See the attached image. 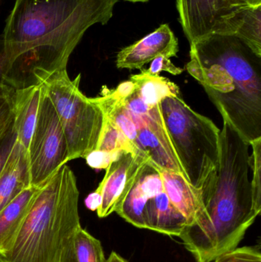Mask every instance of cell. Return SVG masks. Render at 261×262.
Returning <instances> with one entry per match:
<instances>
[{"instance_id":"19","label":"cell","mask_w":261,"mask_h":262,"mask_svg":"<svg viewBox=\"0 0 261 262\" xmlns=\"http://www.w3.org/2000/svg\"><path fill=\"white\" fill-rule=\"evenodd\" d=\"M102 245L87 231L80 228L74 237L69 262H106Z\"/></svg>"},{"instance_id":"28","label":"cell","mask_w":261,"mask_h":262,"mask_svg":"<svg viewBox=\"0 0 261 262\" xmlns=\"http://www.w3.org/2000/svg\"><path fill=\"white\" fill-rule=\"evenodd\" d=\"M86 206L91 211H97L101 204V195L98 192L90 193L85 200Z\"/></svg>"},{"instance_id":"10","label":"cell","mask_w":261,"mask_h":262,"mask_svg":"<svg viewBox=\"0 0 261 262\" xmlns=\"http://www.w3.org/2000/svg\"><path fill=\"white\" fill-rule=\"evenodd\" d=\"M135 180L145 198V229L179 237L188 222L167 195L159 168L146 162Z\"/></svg>"},{"instance_id":"24","label":"cell","mask_w":261,"mask_h":262,"mask_svg":"<svg viewBox=\"0 0 261 262\" xmlns=\"http://www.w3.org/2000/svg\"><path fill=\"white\" fill-rule=\"evenodd\" d=\"M146 73L150 75H159L162 72H167L172 75H180L183 72V69L181 68L176 67L172 62L170 58L165 55H159L151 61L150 68L147 69H144Z\"/></svg>"},{"instance_id":"12","label":"cell","mask_w":261,"mask_h":262,"mask_svg":"<svg viewBox=\"0 0 261 262\" xmlns=\"http://www.w3.org/2000/svg\"><path fill=\"white\" fill-rule=\"evenodd\" d=\"M179 43L169 25L163 24L134 44L123 49L116 56L118 69H142L159 55L177 56Z\"/></svg>"},{"instance_id":"25","label":"cell","mask_w":261,"mask_h":262,"mask_svg":"<svg viewBox=\"0 0 261 262\" xmlns=\"http://www.w3.org/2000/svg\"><path fill=\"white\" fill-rule=\"evenodd\" d=\"M120 152H107L95 149L85 157V160L87 164L93 169H106L117 157Z\"/></svg>"},{"instance_id":"2","label":"cell","mask_w":261,"mask_h":262,"mask_svg":"<svg viewBox=\"0 0 261 262\" xmlns=\"http://www.w3.org/2000/svg\"><path fill=\"white\" fill-rule=\"evenodd\" d=\"M119 0H15L3 32L10 79L67 69L84 33L106 25Z\"/></svg>"},{"instance_id":"23","label":"cell","mask_w":261,"mask_h":262,"mask_svg":"<svg viewBox=\"0 0 261 262\" xmlns=\"http://www.w3.org/2000/svg\"><path fill=\"white\" fill-rule=\"evenodd\" d=\"M251 146L253 192L256 200L261 202V138L251 143Z\"/></svg>"},{"instance_id":"18","label":"cell","mask_w":261,"mask_h":262,"mask_svg":"<svg viewBox=\"0 0 261 262\" xmlns=\"http://www.w3.org/2000/svg\"><path fill=\"white\" fill-rule=\"evenodd\" d=\"M135 90L144 102L151 105L160 104L162 98L181 95L177 84L159 75H150L141 69L140 74L131 75Z\"/></svg>"},{"instance_id":"14","label":"cell","mask_w":261,"mask_h":262,"mask_svg":"<svg viewBox=\"0 0 261 262\" xmlns=\"http://www.w3.org/2000/svg\"><path fill=\"white\" fill-rule=\"evenodd\" d=\"M30 186L27 152L16 138L0 174V211Z\"/></svg>"},{"instance_id":"26","label":"cell","mask_w":261,"mask_h":262,"mask_svg":"<svg viewBox=\"0 0 261 262\" xmlns=\"http://www.w3.org/2000/svg\"><path fill=\"white\" fill-rule=\"evenodd\" d=\"M16 134L12 127L7 134L0 140V174L7 162L16 140Z\"/></svg>"},{"instance_id":"17","label":"cell","mask_w":261,"mask_h":262,"mask_svg":"<svg viewBox=\"0 0 261 262\" xmlns=\"http://www.w3.org/2000/svg\"><path fill=\"white\" fill-rule=\"evenodd\" d=\"M235 35L261 56V5L246 6L238 11L231 24Z\"/></svg>"},{"instance_id":"21","label":"cell","mask_w":261,"mask_h":262,"mask_svg":"<svg viewBox=\"0 0 261 262\" xmlns=\"http://www.w3.org/2000/svg\"><path fill=\"white\" fill-rule=\"evenodd\" d=\"M15 87L0 89V140L13 127V94Z\"/></svg>"},{"instance_id":"3","label":"cell","mask_w":261,"mask_h":262,"mask_svg":"<svg viewBox=\"0 0 261 262\" xmlns=\"http://www.w3.org/2000/svg\"><path fill=\"white\" fill-rule=\"evenodd\" d=\"M186 70L227 121L251 143L261 138V56L232 35L190 44Z\"/></svg>"},{"instance_id":"27","label":"cell","mask_w":261,"mask_h":262,"mask_svg":"<svg viewBox=\"0 0 261 262\" xmlns=\"http://www.w3.org/2000/svg\"><path fill=\"white\" fill-rule=\"evenodd\" d=\"M11 66L5 53L3 37L0 38V89L13 86L10 79Z\"/></svg>"},{"instance_id":"7","label":"cell","mask_w":261,"mask_h":262,"mask_svg":"<svg viewBox=\"0 0 261 262\" xmlns=\"http://www.w3.org/2000/svg\"><path fill=\"white\" fill-rule=\"evenodd\" d=\"M27 154L30 185L35 187L43 186L68 162L67 140L44 88Z\"/></svg>"},{"instance_id":"15","label":"cell","mask_w":261,"mask_h":262,"mask_svg":"<svg viewBox=\"0 0 261 262\" xmlns=\"http://www.w3.org/2000/svg\"><path fill=\"white\" fill-rule=\"evenodd\" d=\"M39 188L29 186L0 211V255L12 246Z\"/></svg>"},{"instance_id":"20","label":"cell","mask_w":261,"mask_h":262,"mask_svg":"<svg viewBox=\"0 0 261 262\" xmlns=\"http://www.w3.org/2000/svg\"><path fill=\"white\" fill-rule=\"evenodd\" d=\"M96 149L107 152L131 151L139 155L125 135L106 116L105 122Z\"/></svg>"},{"instance_id":"29","label":"cell","mask_w":261,"mask_h":262,"mask_svg":"<svg viewBox=\"0 0 261 262\" xmlns=\"http://www.w3.org/2000/svg\"><path fill=\"white\" fill-rule=\"evenodd\" d=\"M106 262H127L124 258L118 255L116 252H113L109 256L108 259Z\"/></svg>"},{"instance_id":"31","label":"cell","mask_w":261,"mask_h":262,"mask_svg":"<svg viewBox=\"0 0 261 262\" xmlns=\"http://www.w3.org/2000/svg\"><path fill=\"white\" fill-rule=\"evenodd\" d=\"M126 1L133 2V3H138V2H140V3H145V2L149 1V0H126Z\"/></svg>"},{"instance_id":"13","label":"cell","mask_w":261,"mask_h":262,"mask_svg":"<svg viewBox=\"0 0 261 262\" xmlns=\"http://www.w3.org/2000/svg\"><path fill=\"white\" fill-rule=\"evenodd\" d=\"M43 94V86L38 82L15 88L13 94L14 130L17 140L29 149L38 116Z\"/></svg>"},{"instance_id":"22","label":"cell","mask_w":261,"mask_h":262,"mask_svg":"<svg viewBox=\"0 0 261 262\" xmlns=\"http://www.w3.org/2000/svg\"><path fill=\"white\" fill-rule=\"evenodd\" d=\"M215 262H261L259 246L236 248L218 257Z\"/></svg>"},{"instance_id":"1","label":"cell","mask_w":261,"mask_h":262,"mask_svg":"<svg viewBox=\"0 0 261 262\" xmlns=\"http://www.w3.org/2000/svg\"><path fill=\"white\" fill-rule=\"evenodd\" d=\"M251 143L227 121L220 131L219 164L196 189L199 210L179 238L198 262L236 249L260 214L253 192Z\"/></svg>"},{"instance_id":"6","label":"cell","mask_w":261,"mask_h":262,"mask_svg":"<svg viewBox=\"0 0 261 262\" xmlns=\"http://www.w3.org/2000/svg\"><path fill=\"white\" fill-rule=\"evenodd\" d=\"M35 82L42 84L64 130L67 161L84 158L95 150L105 122V115L94 98H87L80 89L81 75L70 79L67 69L32 73Z\"/></svg>"},{"instance_id":"9","label":"cell","mask_w":261,"mask_h":262,"mask_svg":"<svg viewBox=\"0 0 261 262\" xmlns=\"http://www.w3.org/2000/svg\"><path fill=\"white\" fill-rule=\"evenodd\" d=\"M246 6L242 0H177L179 21L190 44L211 34L231 35L233 17Z\"/></svg>"},{"instance_id":"4","label":"cell","mask_w":261,"mask_h":262,"mask_svg":"<svg viewBox=\"0 0 261 262\" xmlns=\"http://www.w3.org/2000/svg\"><path fill=\"white\" fill-rule=\"evenodd\" d=\"M75 173L61 166L39 188L12 246L0 262H69L81 227Z\"/></svg>"},{"instance_id":"16","label":"cell","mask_w":261,"mask_h":262,"mask_svg":"<svg viewBox=\"0 0 261 262\" xmlns=\"http://www.w3.org/2000/svg\"><path fill=\"white\" fill-rule=\"evenodd\" d=\"M159 172L164 189L170 201L186 219L187 226L193 224L199 210L196 189L187 182L183 176L178 172L164 169H159Z\"/></svg>"},{"instance_id":"8","label":"cell","mask_w":261,"mask_h":262,"mask_svg":"<svg viewBox=\"0 0 261 262\" xmlns=\"http://www.w3.org/2000/svg\"><path fill=\"white\" fill-rule=\"evenodd\" d=\"M119 99L134 124L137 150L159 169L178 172L185 178L165 129L160 104H147L135 89Z\"/></svg>"},{"instance_id":"11","label":"cell","mask_w":261,"mask_h":262,"mask_svg":"<svg viewBox=\"0 0 261 262\" xmlns=\"http://www.w3.org/2000/svg\"><path fill=\"white\" fill-rule=\"evenodd\" d=\"M147 161L149 159L131 151L119 152L106 169L105 176L95 190L101 195V204L97 209L99 218H106L116 212L141 166Z\"/></svg>"},{"instance_id":"5","label":"cell","mask_w":261,"mask_h":262,"mask_svg":"<svg viewBox=\"0 0 261 262\" xmlns=\"http://www.w3.org/2000/svg\"><path fill=\"white\" fill-rule=\"evenodd\" d=\"M160 109L185 180L194 189H200L219 164L221 130L193 111L181 95L162 98Z\"/></svg>"},{"instance_id":"30","label":"cell","mask_w":261,"mask_h":262,"mask_svg":"<svg viewBox=\"0 0 261 262\" xmlns=\"http://www.w3.org/2000/svg\"><path fill=\"white\" fill-rule=\"evenodd\" d=\"M249 6H257L261 5V0H242Z\"/></svg>"}]
</instances>
